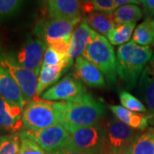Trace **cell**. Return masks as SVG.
<instances>
[{"mask_svg":"<svg viewBox=\"0 0 154 154\" xmlns=\"http://www.w3.org/2000/svg\"><path fill=\"white\" fill-rule=\"evenodd\" d=\"M58 114L60 123L68 131L81 127L95 125L105 114L103 103L90 94H85L58 102Z\"/></svg>","mask_w":154,"mask_h":154,"instance_id":"obj_1","label":"cell"},{"mask_svg":"<svg viewBox=\"0 0 154 154\" xmlns=\"http://www.w3.org/2000/svg\"><path fill=\"white\" fill-rule=\"evenodd\" d=\"M117 75L125 87L132 90L137 84L145 67L152 57L149 46L135 44L132 40L122 45L116 51Z\"/></svg>","mask_w":154,"mask_h":154,"instance_id":"obj_2","label":"cell"},{"mask_svg":"<svg viewBox=\"0 0 154 154\" xmlns=\"http://www.w3.org/2000/svg\"><path fill=\"white\" fill-rule=\"evenodd\" d=\"M82 56L102 72L110 86L116 82V56L113 46L105 36L94 31Z\"/></svg>","mask_w":154,"mask_h":154,"instance_id":"obj_3","label":"cell"},{"mask_svg":"<svg viewBox=\"0 0 154 154\" xmlns=\"http://www.w3.org/2000/svg\"><path fill=\"white\" fill-rule=\"evenodd\" d=\"M25 129L37 130L61 124L58 102L33 99L26 105L22 114Z\"/></svg>","mask_w":154,"mask_h":154,"instance_id":"obj_4","label":"cell"},{"mask_svg":"<svg viewBox=\"0 0 154 154\" xmlns=\"http://www.w3.org/2000/svg\"><path fill=\"white\" fill-rule=\"evenodd\" d=\"M106 131L99 124L81 127L69 131L64 147L88 153L102 154L105 148Z\"/></svg>","mask_w":154,"mask_h":154,"instance_id":"obj_5","label":"cell"},{"mask_svg":"<svg viewBox=\"0 0 154 154\" xmlns=\"http://www.w3.org/2000/svg\"><path fill=\"white\" fill-rule=\"evenodd\" d=\"M0 66L9 72L20 87L26 103L36 96L38 75L21 66L11 53L0 49Z\"/></svg>","mask_w":154,"mask_h":154,"instance_id":"obj_6","label":"cell"},{"mask_svg":"<svg viewBox=\"0 0 154 154\" xmlns=\"http://www.w3.org/2000/svg\"><path fill=\"white\" fill-rule=\"evenodd\" d=\"M81 19L82 17L72 19L50 17V19L43 20L37 24L33 33L48 46L57 40L71 37L77 25L81 23Z\"/></svg>","mask_w":154,"mask_h":154,"instance_id":"obj_7","label":"cell"},{"mask_svg":"<svg viewBox=\"0 0 154 154\" xmlns=\"http://www.w3.org/2000/svg\"><path fill=\"white\" fill-rule=\"evenodd\" d=\"M19 134L35 142L48 153L64 147L69 139V131L62 124L37 130L22 129Z\"/></svg>","mask_w":154,"mask_h":154,"instance_id":"obj_8","label":"cell"},{"mask_svg":"<svg viewBox=\"0 0 154 154\" xmlns=\"http://www.w3.org/2000/svg\"><path fill=\"white\" fill-rule=\"evenodd\" d=\"M136 131L119 120L108 123L105 146L107 154H124L137 137Z\"/></svg>","mask_w":154,"mask_h":154,"instance_id":"obj_9","label":"cell"},{"mask_svg":"<svg viewBox=\"0 0 154 154\" xmlns=\"http://www.w3.org/2000/svg\"><path fill=\"white\" fill-rule=\"evenodd\" d=\"M47 45L37 37H28L14 56L17 63L28 70L39 74Z\"/></svg>","mask_w":154,"mask_h":154,"instance_id":"obj_10","label":"cell"},{"mask_svg":"<svg viewBox=\"0 0 154 154\" xmlns=\"http://www.w3.org/2000/svg\"><path fill=\"white\" fill-rule=\"evenodd\" d=\"M87 94L82 82L72 75H68L42 94L41 98L47 101H66Z\"/></svg>","mask_w":154,"mask_h":154,"instance_id":"obj_11","label":"cell"},{"mask_svg":"<svg viewBox=\"0 0 154 154\" xmlns=\"http://www.w3.org/2000/svg\"><path fill=\"white\" fill-rule=\"evenodd\" d=\"M24 108L0 96V129L11 134L22 131Z\"/></svg>","mask_w":154,"mask_h":154,"instance_id":"obj_12","label":"cell"},{"mask_svg":"<svg viewBox=\"0 0 154 154\" xmlns=\"http://www.w3.org/2000/svg\"><path fill=\"white\" fill-rule=\"evenodd\" d=\"M75 76L88 87L104 88L105 86L102 72L83 57H78L75 60Z\"/></svg>","mask_w":154,"mask_h":154,"instance_id":"obj_13","label":"cell"},{"mask_svg":"<svg viewBox=\"0 0 154 154\" xmlns=\"http://www.w3.org/2000/svg\"><path fill=\"white\" fill-rule=\"evenodd\" d=\"M138 94L147 106L151 117L154 116V64L151 60L140 77Z\"/></svg>","mask_w":154,"mask_h":154,"instance_id":"obj_14","label":"cell"},{"mask_svg":"<svg viewBox=\"0 0 154 154\" xmlns=\"http://www.w3.org/2000/svg\"><path fill=\"white\" fill-rule=\"evenodd\" d=\"M0 96L24 108L27 105L22 90L9 72L0 66Z\"/></svg>","mask_w":154,"mask_h":154,"instance_id":"obj_15","label":"cell"},{"mask_svg":"<svg viewBox=\"0 0 154 154\" xmlns=\"http://www.w3.org/2000/svg\"><path fill=\"white\" fill-rule=\"evenodd\" d=\"M51 18L81 17L82 9L79 0H47Z\"/></svg>","mask_w":154,"mask_h":154,"instance_id":"obj_16","label":"cell"},{"mask_svg":"<svg viewBox=\"0 0 154 154\" xmlns=\"http://www.w3.org/2000/svg\"><path fill=\"white\" fill-rule=\"evenodd\" d=\"M94 30L82 21L76 27L72 33L71 44L69 51V55L72 59L81 57L87 48L88 45L91 41Z\"/></svg>","mask_w":154,"mask_h":154,"instance_id":"obj_17","label":"cell"},{"mask_svg":"<svg viewBox=\"0 0 154 154\" xmlns=\"http://www.w3.org/2000/svg\"><path fill=\"white\" fill-rule=\"evenodd\" d=\"M110 109L119 121L134 129L144 130L148 126L149 119L151 118L150 115L134 112L120 105H111Z\"/></svg>","mask_w":154,"mask_h":154,"instance_id":"obj_18","label":"cell"},{"mask_svg":"<svg viewBox=\"0 0 154 154\" xmlns=\"http://www.w3.org/2000/svg\"><path fill=\"white\" fill-rule=\"evenodd\" d=\"M83 21L94 31L103 36H107L116 25L113 20L112 13L97 11L84 15Z\"/></svg>","mask_w":154,"mask_h":154,"instance_id":"obj_19","label":"cell"},{"mask_svg":"<svg viewBox=\"0 0 154 154\" xmlns=\"http://www.w3.org/2000/svg\"><path fill=\"white\" fill-rule=\"evenodd\" d=\"M113 20L116 25L136 23L143 17L141 9L137 5H126L116 8L112 13Z\"/></svg>","mask_w":154,"mask_h":154,"instance_id":"obj_20","label":"cell"},{"mask_svg":"<svg viewBox=\"0 0 154 154\" xmlns=\"http://www.w3.org/2000/svg\"><path fill=\"white\" fill-rule=\"evenodd\" d=\"M64 71L65 69L61 67L48 66L43 64L38 74L36 96L40 95L46 88L57 82Z\"/></svg>","mask_w":154,"mask_h":154,"instance_id":"obj_21","label":"cell"},{"mask_svg":"<svg viewBox=\"0 0 154 154\" xmlns=\"http://www.w3.org/2000/svg\"><path fill=\"white\" fill-rule=\"evenodd\" d=\"M126 154H154V128L138 135Z\"/></svg>","mask_w":154,"mask_h":154,"instance_id":"obj_22","label":"cell"},{"mask_svg":"<svg viewBox=\"0 0 154 154\" xmlns=\"http://www.w3.org/2000/svg\"><path fill=\"white\" fill-rule=\"evenodd\" d=\"M132 41L142 46H148L154 41V21L146 18L135 28L132 36Z\"/></svg>","mask_w":154,"mask_h":154,"instance_id":"obj_23","label":"cell"},{"mask_svg":"<svg viewBox=\"0 0 154 154\" xmlns=\"http://www.w3.org/2000/svg\"><path fill=\"white\" fill-rule=\"evenodd\" d=\"M136 23H128L116 25L107 35V38L113 45H122L129 42Z\"/></svg>","mask_w":154,"mask_h":154,"instance_id":"obj_24","label":"cell"},{"mask_svg":"<svg viewBox=\"0 0 154 154\" xmlns=\"http://www.w3.org/2000/svg\"><path fill=\"white\" fill-rule=\"evenodd\" d=\"M72 63L73 59L69 56L62 55L51 46H47L45 52L43 64L48 66L61 67L66 70L68 68L71 66Z\"/></svg>","mask_w":154,"mask_h":154,"instance_id":"obj_25","label":"cell"},{"mask_svg":"<svg viewBox=\"0 0 154 154\" xmlns=\"http://www.w3.org/2000/svg\"><path fill=\"white\" fill-rule=\"evenodd\" d=\"M21 146V137L17 134H10L2 137L0 154H18Z\"/></svg>","mask_w":154,"mask_h":154,"instance_id":"obj_26","label":"cell"},{"mask_svg":"<svg viewBox=\"0 0 154 154\" xmlns=\"http://www.w3.org/2000/svg\"><path fill=\"white\" fill-rule=\"evenodd\" d=\"M119 99L122 107H124L127 110L139 113H145L147 111L146 107L143 105V103L140 100H139L134 95L126 91H122L119 94Z\"/></svg>","mask_w":154,"mask_h":154,"instance_id":"obj_27","label":"cell"},{"mask_svg":"<svg viewBox=\"0 0 154 154\" xmlns=\"http://www.w3.org/2000/svg\"><path fill=\"white\" fill-rule=\"evenodd\" d=\"M23 0H0V21L14 16L22 7Z\"/></svg>","mask_w":154,"mask_h":154,"instance_id":"obj_28","label":"cell"},{"mask_svg":"<svg viewBox=\"0 0 154 154\" xmlns=\"http://www.w3.org/2000/svg\"><path fill=\"white\" fill-rule=\"evenodd\" d=\"M18 154H49L38 145L28 138L21 137V146Z\"/></svg>","mask_w":154,"mask_h":154,"instance_id":"obj_29","label":"cell"},{"mask_svg":"<svg viewBox=\"0 0 154 154\" xmlns=\"http://www.w3.org/2000/svg\"><path fill=\"white\" fill-rule=\"evenodd\" d=\"M94 10L106 13H113L116 10L114 0H93Z\"/></svg>","mask_w":154,"mask_h":154,"instance_id":"obj_30","label":"cell"},{"mask_svg":"<svg viewBox=\"0 0 154 154\" xmlns=\"http://www.w3.org/2000/svg\"><path fill=\"white\" fill-rule=\"evenodd\" d=\"M71 38L72 36L69 37V38L57 40L55 43L51 44V45H48V46H51V48L55 50L56 51H57L58 53H60L62 55L68 56L69 55V48H70V44H71Z\"/></svg>","mask_w":154,"mask_h":154,"instance_id":"obj_31","label":"cell"},{"mask_svg":"<svg viewBox=\"0 0 154 154\" xmlns=\"http://www.w3.org/2000/svg\"><path fill=\"white\" fill-rule=\"evenodd\" d=\"M140 4L143 6L144 12L147 18L154 16V0H140Z\"/></svg>","mask_w":154,"mask_h":154,"instance_id":"obj_32","label":"cell"},{"mask_svg":"<svg viewBox=\"0 0 154 154\" xmlns=\"http://www.w3.org/2000/svg\"><path fill=\"white\" fill-rule=\"evenodd\" d=\"M79 1L81 4L82 12H83L84 15L89 14V13L95 11L94 4H93V0H79Z\"/></svg>","mask_w":154,"mask_h":154,"instance_id":"obj_33","label":"cell"},{"mask_svg":"<svg viewBox=\"0 0 154 154\" xmlns=\"http://www.w3.org/2000/svg\"><path fill=\"white\" fill-rule=\"evenodd\" d=\"M49 154H96V153H88V152H83L77 150L68 148V147H63V148L56 150L54 152H51Z\"/></svg>","mask_w":154,"mask_h":154,"instance_id":"obj_34","label":"cell"},{"mask_svg":"<svg viewBox=\"0 0 154 154\" xmlns=\"http://www.w3.org/2000/svg\"><path fill=\"white\" fill-rule=\"evenodd\" d=\"M114 3H115L116 9L120 6L126 5H130V4L134 5L132 0H114Z\"/></svg>","mask_w":154,"mask_h":154,"instance_id":"obj_35","label":"cell"},{"mask_svg":"<svg viewBox=\"0 0 154 154\" xmlns=\"http://www.w3.org/2000/svg\"><path fill=\"white\" fill-rule=\"evenodd\" d=\"M151 62H152V63L154 64V54L152 55V59H151Z\"/></svg>","mask_w":154,"mask_h":154,"instance_id":"obj_36","label":"cell"},{"mask_svg":"<svg viewBox=\"0 0 154 154\" xmlns=\"http://www.w3.org/2000/svg\"><path fill=\"white\" fill-rule=\"evenodd\" d=\"M1 140H2V136L0 135V143H1Z\"/></svg>","mask_w":154,"mask_h":154,"instance_id":"obj_37","label":"cell"},{"mask_svg":"<svg viewBox=\"0 0 154 154\" xmlns=\"http://www.w3.org/2000/svg\"><path fill=\"white\" fill-rule=\"evenodd\" d=\"M152 45H153V46H154V41H153V43H152Z\"/></svg>","mask_w":154,"mask_h":154,"instance_id":"obj_38","label":"cell"},{"mask_svg":"<svg viewBox=\"0 0 154 154\" xmlns=\"http://www.w3.org/2000/svg\"><path fill=\"white\" fill-rule=\"evenodd\" d=\"M153 21H154V18H153Z\"/></svg>","mask_w":154,"mask_h":154,"instance_id":"obj_39","label":"cell"},{"mask_svg":"<svg viewBox=\"0 0 154 154\" xmlns=\"http://www.w3.org/2000/svg\"><path fill=\"white\" fill-rule=\"evenodd\" d=\"M124 154H126V153H124Z\"/></svg>","mask_w":154,"mask_h":154,"instance_id":"obj_40","label":"cell"}]
</instances>
